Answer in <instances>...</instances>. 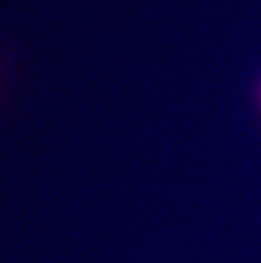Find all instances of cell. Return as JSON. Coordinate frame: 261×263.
Listing matches in <instances>:
<instances>
[]
</instances>
